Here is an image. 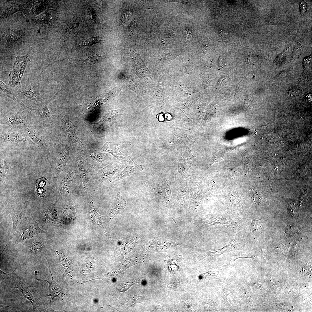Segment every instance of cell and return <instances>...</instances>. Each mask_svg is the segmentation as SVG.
Segmentation results:
<instances>
[{"label":"cell","instance_id":"cell-1","mask_svg":"<svg viewBox=\"0 0 312 312\" xmlns=\"http://www.w3.org/2000/svg\"><path fill=\"white\" fill-rule=\"evenodd\" d=\"M40 121L33 113L26 110L12 109L1 113L0 125L11 127L25 128Z\"/></svg>","mask_w":312,"mask_h":312},{"label":"cell","instance_id":"cell-2","mask_svg":"<svg viewBox=\"0 0 312 312\" xmlns=\"http://www.w3.org/2000/svg\"><path fill=\"white\" fill-rule=\"evenodd\" d=\"M16 96L22 103L29 108L41 109L55 98L59 92L51 99L47 101L39 92L37 88L31 84L24 88L16 87Z\"/></svg>","mask_w":312,"mask_h":312},{"label":"cell","instance_id":"cell-3","mask_svg":"<svg viewBox=\"0 0 312 312\" xmlns=\"http://www.w3.org/2000/svg\"><path fill=\"white\" fill-rule=\"evenodd\" d=\"M0 138L1 144L36 146L30 139L25 128L10 127L6 130H1Z\"/></svg>","mask_w":312,"mask_h":312},{"label":"cell","instance_id":"cell-4","mask_svg":"<svg viewBox=\"0 0 312 312\" xmlns=\"http://www.w3.org/2000/svg\"><path fill=\"white\" fill-rule=\"evenodd\" d=\"M46 125L43 122L40 121L25 128L31 140L36 146L44 149L47 148L48 145Z\"/></svg>","mask_w":312,"mask_h":312},{"label":"cell","instance_id":"cell-5","mask_svg":"<svg viewBox=\"0 0 312 312\" xmlns=\"http://www.w3.org/2000/svg\"><path fill=\"white\" fill-rule=\"evenodd\" d=\"M15 59L13 69L9 75L10 80L8 85L16 88L21 86V81L30 59L26 55L17 56Z\"/></svg>","mask_w":312,"mask_h":312},{"label":"cell","instance_id":"cell-6","mask_svg":"<svg viewBox=\"0 0 312 312\" xmlns=\"http://www.w3.org/2000/svg\"><path fill=\"white\" fill-rule=\"evenodd\" d=\"M49 271L51 275V280L38 279L39 281H44L48 282L49 285V295L50 301L53 302L56 301H62L65 296L64 289L62 288L55 281L52 276L49 263Z\"/></svg>","mask_w":312,"mask_h":312},{"label":"cell","instance_id":"cell-7","mask_svg":"<svg viewBox=\"0 0 312 312\" xmlns=\"http://www.w3.org/2000/svg\"><path fill=\"white\" fill-rule=\"evenodd\" d=\"M194 159L190 148H187L184 153L178 160V174L181 176L185 175L192 166Z\"/></svg>","mask_w":312,"mask_h":312},{"label":"cell","instance_id":"cell-8","mask_svg":"<svg viewBox=\"0 0 312 312\" xmlns=\"http://www.w3.org/2000/svg\"><path fill=\"white\" fill-rule=\"evenodd\" d=\"M46 233L45 231L42 230L36 223L31 224L25 229L21 234V237L24 239L32 237L38 233Z\"/></svg>","mask_w":312,"mask_h":312},{"label":"cell","instance_id":"cell-9","mask_svg":"<svg viewBox=\"0 0 312 312\" xmlns=\"http://www.w3.org/2000/svg\"><path fill=\"white\" fill-rule=\"evenodd\" d=\"M15 287L18 289L24 297L31 302L34 309H35L36 307V302L28 287L24 284L20 283L16 284Z\"/></svg>","mask_w":312,"mask_h":312},{"label":"cell","instance_id":"cell-10","mask_svg":"<svg viewBox=\"0 0 312 312\" xmlns=\"http://www.w3.org/2000/svg\"><path fill=\"white\" fill-rule=\"evenodd\" d=\"M0 89L3 93V95L12 99L23 107L25 106L20 101L17 96L12 89L2 81H0Z\"/></svg>","mask_w":312,"mask_h":312},{"label":"cell","instance_id":"cell-11","mask_svg":"<svg viewBox=\"0 0 312 312\" xmlns=\"http://www.w3.org/2000/svg\"><path fill=\"white\" fill-rule=\"evenodd\" d=\"M26 212V209L24 207L18 213L10 212L13 223L12 233H14L15 232L17 225L25 216Z\"/></svg>","mask_w":312,"mask_h":312},{"label":"cell","instance_id":"cell-12","mask_svg":"<svg viewBox=\"0 0 312 312\" xmlns=\"http://www.w3.org/2000/svg\"><path fill=\"white\" fill-rule=\"evenodd\" d=\"M143 168L141 166L128 167L124 169L120 172L118 176L116 177L117 179L120 180L124 177L132 175L134 173L141 170Z\"/></svg>","mask_w":312,"mask_h":312},{"label":"cell","instance_id":"cell-13","mask_svg":"<svg viewBox=\"0 0 312 312\" xmlns=\"http://www.w3.org/2000/svg\"><path fill=\"white\" fill-rule=\"evenodd\" d=\"M125 201L121 197L120 193L119 192L117 194L116 202L112 208L111 212L115 214L117 213L125 208Z\"/></svg>","mask_w":312,"mask_h":312},{"label":"cell","instance_id":"cell-14","mask_svg":"<svg viewBox=\"0 0 312 312\" xmlns=\"http://www.w3.org/2000/svg\"><path fill=\"white\" fill-rule=\"evenodd\" d=\"M90 205V215L92 220L102 228L104 229L102 224L103 216L100 215L96 211L92 202H91Z\"/></svg>","mask_w":312,"mask_h":312},{"label":"cell","instance_id":"cell-15","mask_svg":"<svg viewBox=\"0 0 312 312\" xmlns=\"http://www.w3.org/2000/svg\"><path fill=\"white\" fill-rule=\"evenodd\" d=\"M69 157V152L67 148H62L58 158L57 165L58 166L63 167L68 161Z\"/></svg>","mask_w":312,"mask_h":312},{"label":"cell","instance_id":"cell-16","mask_svg":"<svg viewBox=\"0 0 312 312\" xmlns=\"http://www.w3.org/2000/svg\"><path fill=\"white\" fill-rule=\"evenodd\" d=\"M302 92V90L297 86L293 87L289 90V93L291 96L297 97L301 95Z\"/></svg>","mask_w":312,"mask_h":312},{"label":"cell","instance_id":"cell-17","mask_svg":"<svg viewBox=\"0 0 312 312\" xmlns=\"http://www.w3.org/2000/svg\"><path fill=\"white\" fill-rule=\"evenodd\" d=\"M131 11L129 10L124 12L122 15L120 21L121 24L124 25L128 22L131 16Z\"/></svg>","mask_w":312,"mask_h":312},{"label":"cell","instance_id":"cell-18","mask_svg":"<svg viewBox=\"0 0 312 312\" xmlns=\"http://www.w3.org/2000/svg\"><path fill=\"white\" fill-rule=\"evenodd\" d=\"M302 51V47L301 45L298 43H297L294 46L292 53L293 56L294 58H297L300 54Z\"/></svg>","mask_w":312,"mask_h":312},{"label":"cell","instance_id":"cell-19","mask_svg":"<svg viewBox=\"0 0 312 312\" xmlns=\"http://www.w3.org/2000/svg\"><path fill=\"white\" fill-rule=\"evenodd\" d=\"M31 250L34 253L40 251L42 248V244L39 242L32 243L30 246Z\"/></svg>","mask_w":312,"mask_h":312},{"label":"cell","instance_id":"cell-20","mask_svg":"<svg viewBox=\"0 0 312 312\" xmlns=\"http://www.w3.org/2000/svg\"><path fill=\"white\" fill-rule=\"evenodd\" d=\"M79 171L81 179L82 182L84 183H86L88 181L87 175L86 174L83 166L81 165H79Z\"/></svg>","mask_w":312,"mask_h":312},{"label":"cell","instance_id":"cell-21","mask_svg":"<svg viewBox=\"0 0 312 312\" xmlns=\"http://www.w3.org/2000/svg\"><path fill=\"white\" fill-rule=\"evenodd\" d=\"M254 192V193H253L254 194L253 195L254 196L255 198H258L257 200L259 202L263 203L266 201L265 197L260 192L255 191Z\"/></svg>","mask_w":312,"mask_h":312},{"label":"cell","instance_id":"cell-22","mask_svg":"<svg viewBox=\"0 0 312 312\" xmlns=\"http://www.w3.org/2000/svg\"><path fill=\"white\" fill-rule=\"evenodd\" d=\"M102 59L101 57L97 55H94L89 57L87 59L88 62L90 64H95L99 62Z\"/></svg>","mask_w":312,"mask_h":312},{"label":"cell","instance_id":"cell-23","mask_svg":"<svg viewBox=\"0 0 312 312\" xmlns=\"http://www.w3.org/2000/svg\"><path fill=\"white\" fill-rule=\"evenodd\" d=\"M99 40V38L97 37L91 38H90L87 40L86 41L84 42L85 44V45H87L88 46L90 45L98 42Z\"/></svg>","mask_w":312,"mask_h":312},{"label":"cell","instance_id":"cell-24","mask_svg":"<svg viewBox=\"0 0 312 312\" xmlns=\"http://www.w3.org/2000/svg\"><path fill=\"white\" fill-rule=\"evenodd\" d=\"M301 14L302 15L307 9V3L304 1H302L300 4Z\"/></svg>","mask_w":312,"mask_h":312},{"label":"cell","instance_id":"cell-25","mask_svg":"<svg viewBox=\"0 0 312 312\" xmlns=\"http://www.w3.org/2000/svg\"><path fill=\"white\" fill-rule=\"evenodd\" d=\"M184 34L185 39L186 40H190L192 37L191 32L190 29H187L185 31Z\"/></svg>","mask_w":312,"mask_h":312},{"label":"cell","instance_id":"cell-26","mask_svg":"<svg viewBox=\"0 0 312 312\" xmlns=\"http://www.w3.org/2000/svg\"><path fill=\"white\" fill-rule=\"evenodd\" d=\"M45 179L40 178L38 179V187H42L44 185L45 183Z\"/></svg>","mask_w":312,"mask_h":312},{"label":"cell","instance_id":"cell-27","mask_svg":"<svg viewBox=\"0 0 312 312\" xmlns=\"http://www.w3.org/2000/svg\"><path fill=\"white\" fill-rule=\"evenodd\" d=\"M218 63L220 66H222L225 63L224 60L223 58L220 57L218 60Z\"/></svg>","mask_w":312,"mask_h":312},{"label":"cell","instance_id":"cell-28","mask_svg":"<svg viewBox=\"0 0 312 312\" xmlns=\"http://www.w3.org/2000/svg\"><path fill=\"white\" fill-rule=\"evenodd\" d=\"M221 34L223 36H227L228 35V34L227 32L222 30L221 31Z\"/></svg>","mask_w":312,"mask_h":312},{"label":"cell","instance_id":"cell-29","mask_svg":"<svg viewBox=\"0 0 312 312\" xmlns=\"http://www.w3.org/2000/svg\"><path fill=\"white\" fill-rule=\"evenodd\" d=\"M172 219L173 220V221H174V222H175V224H176L177 226V227H178V228H179V229H180V230H181L182 231H184V232H185L186 233H187V235H188V236H189V237L190 239V240H191V241H192V240H191V238H190V236H189V235L188 233H187V232H185V231H183V230H182V229H180V228L179 227V226H178V225L177 224V223H176V222H175V221L174 220V219H173V218L172 217Z\"/></svg>","mask_w":312,"mask_h":312}]
</instances>
